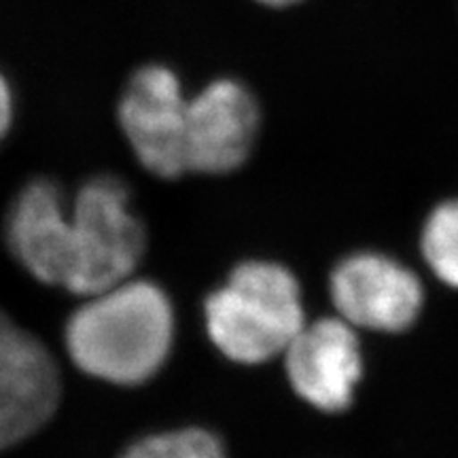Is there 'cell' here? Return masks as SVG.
Wrapping results in <instances>:
<instances>
[{
    "mask_svg": "<svg viewBox=\"0 0 458 458\" xmlns=\"http://www.w3.org/2000/svg\"><path fill=\"white\" fill-rule=\"evenodd\" d=\"M176 337L170 295L147 278L83 297L66 320L64 348L81 374L113 386H140L168 363Z\"/></svg>",
    "mask_w": 458,
    "mask_h": 458,
    "instance_id": "1",
    "label": "cell"
},
{
    "mask_svg": "<svg viewBox=\"0 0 458 458\" xmlns=\"http://www.w3.org/2000/svg\"><path fill=\"white\" fill-rule=\"evenodd\" d=\"M206 334L223 357L259 365L284 354L306 325L293 274L272 261H244L206 297Z\"/></svg>",
    "mask_w": 458,
    "mask_h": 458,
    "instance_id": "2",
    "label": "cell"
},
{
    "mask_svg": "<svg viewBox=\"0 0 458 458\" xmlns=\"http://www.w3.org/2000/svg\"><path fill=\"white\" fill-rule=\"evenodd\" d=\"M68 216L72 270L66 291L88 297L134 276L147 250V229L122 179L100 174L83 182Z\"/></svg>",
    "mask_w": 458,
    "mask_h": 458,
    "instance_id": "3",
    "label": "cell"
},
{
    "mask_svg": "<svg viewBox=\"0 0 458 458\" xmlns=\"http://www.w3.org/2000/svg\"><path fill=\"white\" fill-rule=\"evenodd\" d=\"M187 105L176 72L162 64L139 68L119 100V128L142 168L157 179L187 174Z\"/></svg>",
    "mask_w": 458,
    "mask_h": 458,
    "instance_id": "4",
    "label": "cell"
},
{
    "mask_svg": "<svg viewBox=\"0 0 458 458\" xmlns=\"http://www.w3.org/2000/svg\"><path fill=\"white\" fill-rule=\"evenodd\" d=\"M60 394V369L47 346L0 310V452L47 425Z\"/></svg>",
    "mask_w": 458,
    "mask_h": 458,
    "instance_id": "5",
    "label": "cell"
},
{
    "mask_svg": "<svg viewBox=\"0 0 458 458\" xmlns=\"http://www.w3.org/2000/svg\"><path fill=\"white\" fill-rule=\"evenodd\" d=\"M259 111L250 91L232 79H219L189 98L185 130L187 172L227 174L253 151Z\"/></svg>",
    "mask_w": 458,
    "mask_h": 458,
    "instance_id": "6",
    "label": "cell"
},
{
    "mask_svg": "<svg viewBox=\"0 0 458 458\" xmlns=\"http://www.w3.org/2000/svg\"><path fill=\"white\" fill-rule=\"evenodd\" d=\"M331 297L348 325L388 334L408 329L425 300L414 272L377 253L344 259L331 274Z\"/></svg>",
    "mask_w": 458,
    "mask_h": 458,
    "instance_id": "7",
    "label": "cell"
},
{
    "mask_svg": "<svg viewBox=\"0 0 458 458\" xmlns=\"http://www.w3.org/2000/svg\"><path fill=\"white\" fill-rule=\"evenodd\" d=\"M4 244L34 280L66 289L72 270L71 216L54 181L34 179L20 189L4 216Z\"/></svg>",
    "mask_w": 458,
    "mask_h": 458,
    "instance_id": "8",
    "label": "cell"
},
{
    "mask_svg": "<svg viewBox=\"0 0 458 458\" xmlns=\"http://www.w3.org/2000/svg\"><path fill=\"white\" fill-rule=\"evenodd\" d=\"M284 365L293 391L323 411L346 410L363 374L359 340L344 318L303 325L286 348Z\"/></svg>",
    "mask_w": 458,
    "mask_h": 458,
    "instance_id": "9",
    "label": "cell"
},
{
    "mask_svg": "<svg viewBox=\"0 0 458 458\" xmlns=\"http://www.w3.org/2000/svg\"><path fill=\"white\" fill-rule=\"evenodd\" d=\"M117 458H227V454L215 433L199 427H182L147 435Z\"/></svg>",
    "mask_w": 458,
    "mask_h": 458,
    "instance_id": "10",
    "label": "cell"
},
{
    "mask_svg": "<svg viewBox=\"0 0 458 458\" xmlns=\"http://www.w3.org/2000/svg\"><path fill=\"white\" fill-rule=\"evenodd\" d=\"M422 253L435 276L458 289V199L437 206L428 216Z\"/></svg>",
    "mask_w": 458,
    "mask_h": 458,
    "instance_id": "11",
    "label": "cell"
},
{
    "mask_svg": "<svg viewBox=\"0 0 458 458\" xmlns=\"http://www.w3.org/2000/svg\"><path fill=\"white\" fill-rule=\"evenodd\" d=\"M11 123H13V94L7 79L0 74V140L7 136Z\"/></svg>",
    "mask_w": 458,
    "mask_h": 458,
    "instance_id": "12",
    "label": "cell"
},
{
    "mask_svg": "<svg viewBox=\"0 0 458 458\" xmlns=\"http://www.w3.org/2000/svg\"><path fill=\"white\" fill-rule=\"evenodd\" d=\"M259 3L267 4V7H286V4H293L297 0H259Z\"/></svg>",
    "mask_w": 458,
    "mask_h": 458,
    "instance_id": "13",
    "label": "cell"
}]
</instances>
